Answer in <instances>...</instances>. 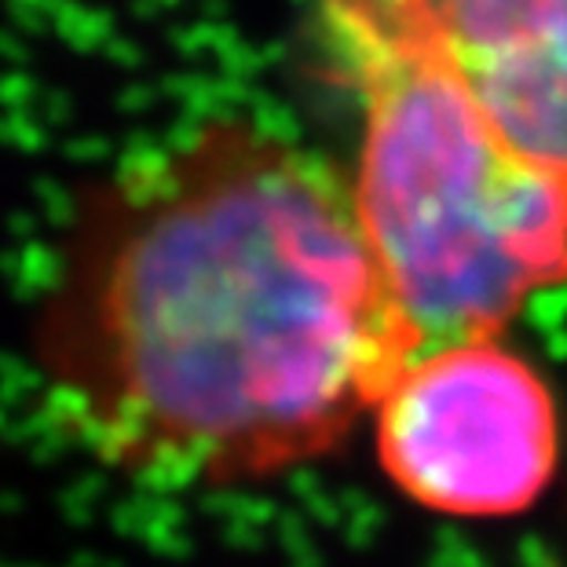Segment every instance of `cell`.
<instances>
[{
    "instance_id": "cell-1",
    "label": "cell",
    "mask_w": 567,
    "mask_h": 567,
    "mask_svg": "<svg viewBox=\"0 0 567 567\" xmlns=\"http://www.w3.org/2000/svg\"><path fill=\"white\" fill-rule=\"evenodd\" d=\"M417 352L352 176L231 114L143 143L95 179L33 311L52 425L162 491L330 454Z\"/></svg>"
},
{
    "instance_id": "cell-2",
    "label": "cell",
    "mask_w": 567,
    "mask_h": 567,
    "mask_svg": "<svg viewBox=\"0 0 567 567\" xmlns=\"http://www.w3.org/2000/svg\"><path fill=\"white\" fill-rule=\"evenodd\" d=\"M363 136L355 209L421 352L498 337L567 279V176L502 136L425 0H319Z\"/></svg>"
},
{
    "instance_id": "cell-3",
    "label": "cell",
    "mask_w": 567,
    "mask_h": 567,
    "mask_svg": "<svg viewBox=\"0 0 567 567\" xmlns=\"http://www.w3.org/2000/svg\"><path fill=\"white\" fill-rule=\"evenodd\" d=\"M384 476L421 509L457 520L520 516L560 465L546 378L498 337L417 352L373 406Z\"/></svg>"
},
{
    "instance_id": "cell-4",
    "label": "cell",
    "mask_w": 567,
    "mask_h": 567,
    "mask_svg": "<svg viewBox=\"0 0 567 567\" xmlns=\"http://www.w3.org/2000/svg\"><path fill=\"white\" fill-rule=\"evenodd\" d=\"M494 128L567 176V0H425Z\"/></svg>"
}]
</instances>
